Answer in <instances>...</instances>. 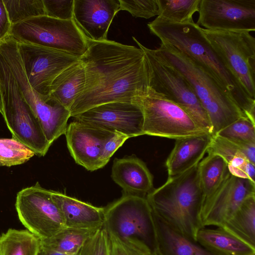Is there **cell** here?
<instances>
[{
	"label": "cell",
	"instance_id": "1",
	"mask_svg": "<svg viewBox=\"0 0 255 255\" xmlns=\"http://www.w3.org/2000/svg\"><path fill=\"white\" fill-rule=\"evenodd\" d=\"M88 44L79 58L85 85L70 109L71 117L104 104L135 102L148 93V68L141 49L107 39H88Z\"/></svg>",
	"mask_w": 255,
	"mask_h": 255
},
{
	"label": "cell",
	"instance_id": "2",
	"mask_svg": "<svg viewBox=\"0 0 255 255\" xmlns=\"http://www.w3.org/2000/svg\"><path fill=\"white\" fill-rule=\"evenodd\" d=\"M147 26L161 42L169 44L211 76L230 94L245 116L255 122V100L248 94L193 21L176 23L157 17Z\"/></svg>",
	"mask_w": 255,
	"mask_h": 255
},
{
	"label": "cell",
	"instance_id": "3",
	"mask_svg": "<svg viewBox=\"0 0 255 255\" xmlns=\"http://www.w3.org/2000/svg\"><path fill=\"white\" fill-rule=\"evenodd\" d=\"M198 164L180 174L168 177L165 183L146 196L157 217L195 242L201 228L200 214L204 200Z\"/></svg>",
	"mask_w": 255,
	"mask_h": 255
},
{
	"label": "cell",
	"instance_id": "4",
	"mask_svg": "<svg viewBox=\"0 0 255 255\" xmlns=\"http://www.w3.org/2000/svg\"><path fill=\"white\" fill-rule=\"evenodd\" d=\"M153 51L159 58L178 71L189 84L208 115L212 135L238 119L246 117L222 86L175 47L161 42L159 47Z\"/></svg>",
	"mask_w": 255,
	"mask_h": 255
},
{
	"label": "cell",
	"instance_id": "5",
	"mask_svg": "<svg viewBox=\"0 0 255 255\" xmlns=\"http://www.w3.org/2000/svg\"><path fill=\"white\" fill-rule=\"evenodd\" d=\"M107 233L148 255L154 254L156 235L153 212L146 197L126 194L104 208Z\"/></svg>",
	"mask_w": 255,
	"mask_h": 255
},
{
	"label": "cell",
	"instance_id": "6",
	"mask_svg": "<svg viewBox=\"0 0 255 255\" xmlns=\"http://www.w3.org/2000/svg\"><path fill=\"white\" fill-rule=\"evenodd\" d=\"M0 86L3 107L2 116L12 138L43 156L51 145L41 125L25 101L6 62L0 53Z\"/></svg>",
	"mask_w": 255,
	"mask_h": 255
},
{
	"label": "cell",
	"instance_id": "7",
	"mask_svg": "<svg viewBox=\"0 0 255 255\" xmlns=\"http://www.w3.org/2000/svg\"><path fill=\"white\" fill-rule=\"evenodd\" d=\"M134 41L143 51L148 68L149 90L178 105L203 129L212 135V126L207 114L193 90L175 69L159 58L153 49Z\"/></svg>",
	"mask_w": 255,
	"mask_h": 255
},
{
	"label": "cell",
	"instance_id": "8",
	"mask_svg": "<svg viewBox=\"0 0 255 255\" xmlns=\"http://www.w3.org/2000/svg\"><path fill=\"white\" fill-rule=\"evenodd\" d=\"M9 35L17 42L54 49L78 58L88 49V39L74 19L62 20L47 15L31 17L12 25Z\"/></svg>",
	"mask_w": 255,
	"mask_h": 255
},
{
	"label": "cell",
	"instance_id": "9",
	"mask_svg": "<svg viewBox=\"0 0 255 255\" xmlns=\"http://www.w3.org/2000/svg\"><path fill=\"white\" fill-rule=\"evenodd\" d=\"M135 102L142 110L144 134L176 140L210 134L178 105L150 90Z\"/></svg>",
	"mask_w": 255,
	"mask_h": 255
},
{
	"label": "cell",
	"instance_id": "10",
	"mask_svg": "<svg viewBox=\"0 0 255 255\" xmlns=\"http://www.w3.org/2000/svg\"><path fill=\"white\" fill-rule=\"evenodd\" d=\"M202 29L226 66L255 100V38L250 32Z\"/></svg>",
	"mask_w": 255,
	"mask_h": 255
},
{
	"label": "cell",
	"instance_id": "11",
	"mask_svg": "<svg viewBox=\"0 0 255 255\" xmlns=\"http://www.w3.org/2000/svg\"><path fill=\"white\" fill-rule=\"evenodd\" d=\"M15 206L22 225L40 240L51 238L65 228L50 190L43 188L38 182L17 193Z\"/></svg>",
	"mask_w": 255,
	"mask_h": 255
},
{
	"label": "cell",
	"instance_id": "12",
	"mask_svg": "<svg viewBox=\"0 0 255 255\" xmlns=\"http://www.w3.org/2000/svg\"><path fill=\"white\" fill-rule=\"evenodd\" d=\"M17 45L29 83L45 97H49L50 86L57 76L79 59L70 54L34 44L17 42Z\"/></svg>",
	"mask_w": 255,
	"mask_h": 255
},
{
	"label": "cell",
	"instance_id": "13",
	"mask_svg": "<svg viewBox=\"0 0 255 255\" xmlns=\"http://www.w3.org/2000/svg\"><path fill=\"white\" fill-rule=\"evenodd\" d=\"M197 24L211 30L255 31V0H200Z\"/></svg>",
	"mask_w": 255,
	"mask_h": 255
},
{
	"label": "cell",
	"instance_id": "14",
	"mask_svg": "<svg viewBox=\"0 0 255 255\" xmlns=\"http://www.w3.org/2000/svg\"><path fill=\"white\" fill-rule=\"evenodd\" d=\"M255 195V182L228 173L218 188L204 200L200 214L201 227H223L243 201Z\"/></svg>",
	"mask_w": 255,
	"mask_h": 255
},
{
	"label": "cell",
	"instance_id": "15",
	"mask_svg": "<svg viewBox=\"0 0 255 255\" xmlns=\"http://www.w3.org/2000/svg\"><path fill=\"white\" fill-rule=\"evenodd\" d=\"M74 121L129 138L144 135L143 114L135 102H117L100 105L73 117Z\"/></svg>",
	"mask_w": 255,
	"mask_h": 255
},
{
	"label": "cell",
	"instance_id": "16",
	"mask_svg": "<svg viewBox=\"0 0 255 255\" xmlns=\"http://www.w3.org/2000/svg\"><path fill=\"white\" fill-rule=\"evenodd\" d=\"M11 71L25 101L51 145L61 135L65 134L68 120L71 117L70 111L49 97H45L37 92L29 83L22 64L15 65Z\"/></svg>",
	"mask_w": 255,
	"mask_h": 255
},
{
	"label": "cell",
	"instance_id": "17",
	"mask_svg": "<svg viewBox=\"0 0 255 255\" xmlns=\"http://www.w3.org/2000/svg\"><path fill=\"white\" fill-rule=\"evenodd\" d=\"M113 133L74 120L67 126L65 135L75 162L93 171L104 166L101 158L103 146Z\"/></svg>",
	"mask_w": 255,
	"mask_h": 255
},
{
	"label": "cell",
	"instance_id": "18",
	"mask_svg": "<svg viewBox=\"0 0 255 255\" xmlns=\"http://www.w3.org/2000/svg\"><path fill=\"white\" fill-rule=\"evenodd\" d=\"M120 7L119 0H74L73 19L88 39L105 40Z\"/></svg>",
	"mask_w": 255,
	"mask_h": 255
},
{
	"label": "cell",
	"instance_id": "19",
	"mask_svg": "<svg viewBox=\"0 0 255 255\" xmlns=\"http://www.w3.org/2000/svg\"><path fill=\"white\" fill-rule=\"evenodd\" d=\"M111 177L123 193L146 197L153 189V178L145 163L134 155L115 158Z\"/></svg>",
	"mask_w": 255,
	"mask_h": 255
},
{
	"label": "cell",
	"instance_id": "20",
	"mask_svg": "<svg viewBox=\"0 0 255 255\" xmlns=\"http://www.w3.org/2000/svg\"><path fill=\"white\" fill-rule=\"evenodd\" d=\"M50 193L65 227L98 230L103 227L104 208L94 206L58 191L50 190Z\"/></svg>",
	"mask_w": 255,
	"mask_h": 255
},
{
	"label": "cell",
	"instance_id": "21",
	"mask_svg": "<svg viewBox=\"0 0 255 255\" xmlns=\"http://www.w3.org/2000/svg\"><path fill=\"white\" fill-rule=\"evenodd\" d=\"M207 152L223 157L232 175L255 182V144H237L213 135Z\"/></svg>",
	"mask_w": 255,
	"mask_h": 255
},
{
	"label": "cell",
	"instance_id": "22",
	"mask_svg": "<svg viewBox=\"0 0 255 255\" xmlns=\"http://www.w3.org/2000/svg\"><path fill=\"white\" fill-rule=\"evenodd\" d=\"M210 134L176 139L166 162L168 177L180 174L197 165L211 142Z\"/></svg>",
	"mask_w": 255,
	"mask_h": 255
},
{
	"label": "cell",
	"instance_id": "23",
	"mask_svg": "<svg viewBox=\"0 0 255 255\" xmlns=\"http://www.w3.org/2000/svg\"><path fill=\"white\" fill-rule=\"evenodd\" d=\"M153 216L156 235L155 255H218L175 231L153 213Z\"/></svg>",
	"mask_w": 255,
	"mask_h": 255
},
{
	"label": "cell",
	"instance_id": "24",
	"mask_svg": "<svg viewBox=\"0 0 255 255\" xmlns=\"http://www.w3.org/2000/svg\"><path fill=\"white\" fill-rule=\"evenodd\" d=\"M197 242L218 255H254V248L222 227H203L198 231Z\"/></svg>",
	"mask_w": 255,
	"mask_h": 255
},
{
	"label": "cell",
	"instance_id": "25",
	"mask_svg": "<svg viewBox=\"0 0 255 255\" xmlns=\"http://www.w3.org/2000/svg\"><path fill=\"white\" fill-rule=\"evenodd\" d=\"M85 83V68L79 59L57 76L50 86L49 97L70 110Z\"/></svg>",
	"mask_w": 255,
	"mask_h": 255
},
{
	"label": "cell",
	"instance_id": "26",
	"mask_svg": "<svg viewBox=\"0 0 255 255\" xmlns=\"http://www.w3.org/2000/svg\"><path fill=\"white\" fill-rule=\"evenodd\" d=\"M222 227L255 248V195L246 199Z\"/></svg>",
	"mask_w": 255,
	"mask_h": 255
},
{
	"label": "cell",
	"instance_id": "27",
	"mask_svg": "<svg viewBox=\"0 0 255 255\" xmlns=\"http://www.w3.org/2000/svg\"><path fill=\"white\" fill-rule=\"evenodd\" d=\"M198 168L205 200L213 194L223 182L229 172L228 166L226 161L220 155L208 154L199 163Z\"/></svg>",
	"mask_w": 255,
	"mask_h": 255
},
{
	"label": "cell",
	"instance_id": "28",
	"mask_svg": "<svg viewBox=\"0 0 255 255\" xmlns=\"http://www.w3.org/2000/svg\"><path fill=\"white\" fill-rule=\"evenodd\" d=\"M40 240L28 230L8 229L0 235V255H37Z\"/></svg>",
	"mask_w": 255,
	"mask_h": 255
},
{
	"label": "cell",
	"instance_id": "29",
	"mask_svg": "<svg viewBox=\"0 0 255 255\" xmlns=\"http://www.w3.org/2000/svg\"><path fill=\"white\" fill-rule=\"evenodd\" d=\"M98 230L65 227L53 237L40 240L41 246L64 254L76 255Z\"/></svg>",
	"mask_w": 255,
	"mask_h": 255
},
{
	"label": "cell",
	"instance_id": "30",
	"mask_svg": "<svg viewBox=\"0 0 255 255\" xmlns=\"http://www.w3.org/2000/svg\"><path fill=\"white\" fill-rule=\"evenodd\" d=\"M200 2V0H157V17L176 23L193 21V16L198 11Z\"/></svg>",
	"mask_w": 255,
	"mask_h": 255
},
{
	"label": "cell",
	"instance_id": "31",
	"mask_svg": "<svg viewBox=\"0 0 255 255\" xmlns=\"http://www.w3.org/2000/svg\"><path fill=\"white\" fill-rule=\"evenodd\" d=\"M12 25L28 18L47 15L43 0H3Z\"/></svg>",
	"mask_w": 255,
	"mask_h": 255
},
{
	"label": "cell",
	"instance_id": "32",
	"mask_svg": "<svg viewBox=\"0 0 255 255\" xmlns=\"http://www.w3.org/2000/svg\"><path fill=\"white\" fill-rule=\"evenodd\" d=\"M35 155L28 147L12 138H0V166L10 167L23 164Z\"/></svg>",
	"mask_w": 255,
	"mask_h": 255
},
{
	"label": "cell",
	"instance_id": "33",
	"mask_svg": "<svg viewBox=\"0 0 255 255\" xmlns=\"http://www.w3.org/2000/svg\"><path fill=\"white\" fill-rule=\"evenodd\" d=\"M214 135L235 144H255V123L243 117L222 128Z\"/></svg>",
	"mask_w": 255,
	"mask_h": 255
},
{
	"label": "cell",
	"instance_id": "34",
	"mask_svg": "<svg viewBox=\"0 0 255 255\" xmlns=\"http://www.w3.org/2000/svg\"><path fill=\"white\" fill-rule=\"evenodd\" d=\"M120 10L128 11L133 16L146 19L158 15L157 0H119Z\"/></svg>",
	"mask_w": 255,
	"mask_h": 255
},
{
	"label": "cell",
	"instance_id": "35",
	"mask_svg": "<svg viewBox=\"0 0 255 255\" xmlns=\"http://www.w3.org/2000/svg\"><path fill=\"white\" fill-rule=\"evenodd\" d=\"M76 255H109L107 233L103 227L86 241Z\"/></svg>",
	"mask_w": 255,
	"mask_h": 255
},
{
	"label": "cell",
	"instance_id": "36",
	"mask_svg": "<svg viewBox=\"0 0 255 255\" xmlns=\"http://www.w3.org/2000/svg\"><path fill=\"white\" fill-rule=\"evenodd\" d=\"M47 15L62 20L73 19L74 0H43Z\"/></svg>",
	"mask_w": 255,
	"mask_h": 255
},
{
	"label": "cell",
	"instance_id": "37",
	"mask_svg": "<svg viewBox=\"0 0 255 255\" xmlns=\"http://www.w3.org/2000/svg\"><path fill=\"white\" fill-rule=\"evenodd\" d=\"M129 137L118 132L113 133L105 141L102 149V161L104 166L114 153Z\"/></svg>",
	"mask_w": 255,
	"mask_h": 255
},
{
	"label": "cell",
	"instance_id": "38",
	"mask_svg": "<svg viewBox=\"0 0 255 255\" xmlns=\"http://www.w3.org/2000/svg\"><path fill=\"white\" fill-rule=\"evenodd\" d=\"M107 240L109 255H150L126 244L108 234Z\"/></svg>",
	"mask_w": 255,
	"mask_h": 255
},
{
	"label": "cell",
	"instance_id": "39",
	"mask_svg": "<svg viewBox=\"0 0 255 255\" xmlns=\"http://www.w3.org/2000/svg\"><path fill=\"white\" fill-rule=\"evenodd\" d=\"M12 24L3 0H0V41L9 35Z\"/></svg>",
	"mask_w": 255,
	"mask_h": 255
},
{
	"label": "cell",
	"instance_id": "40",
	"mask_svg": "<svg viewBox=\"0 0 255 255\" xmlns=\"http://www.w3.org/2000/svg\"><path fill=\"white\" fill-rule=\"evenodd\" d=\"M67 255L60 253L53 250L46 249L41 246L37 254V255Z\"/></svg>",
	"mask_w": 255,
	"mask_h": 255
},
{
	"label": "cell",
	"instance_id": "41",
	"mask_svg": "<svg viewBox=\"0 0 255 255\" xmlns=\"http://www.w3.org/2000/svg\"><path fill=\"white\" fill-rule=\"evenodd\" d=\"M0 113L1 115H2V114H3V107H2L1 94L0 86Z\"/></svg>",
	"mask_w": 255,
	"mask_h": 255
},
{
	"label": "cell",
	"instance_id": "42",
	"mask_svg": "<svg viewBox=\"0 0 255 255\" xmlns=\"http://www.w3.org/2000/svg\"><path fill=\"white\" fill-rule=\"evenodd\" d=\"M155 255V254H153V255Z\"/></svg>",
	"mask_w": 255,
	"mask_h": 255
},
{
	"label": "cell",
	"instance_id": "43",
	"mask_svg": "<svg viewBox=\"0 0 255 255\" xmlns=\"http://www.w3.org/2000/svg\"></svg>",
	"mask_w": 255,
	"mask_h": 255
}]
</instances>
